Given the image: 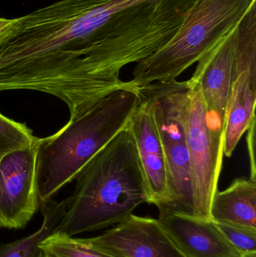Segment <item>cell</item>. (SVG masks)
<instances>
[{"instance_id":"16","label":"cell","mask_w":256,"mask_h":257,"mask_svg":"<svg viewBox=\"0 0 256 257\" xmlns=\"http://www.w3.org/2000/svg\"><path fill=\"white\" fill-rule=\"evenodd\" d=\"M216 225L240 256L256 257L255 231L220 223Z\"/></svg>"},{"instance_id":"18","label":"cell","mask_w":256,"mask_h":257,"mask_svg":"<svg viewBox=\"0 0 256 257\" xmlns=\"http://www.w3.org/2000/svg\"><path fill=\"white\" fill-rule=\"evenodd\" d=\"M15 23L16 18L7 19L0 18V47L10 39L15 28Z\"/></svg>"},{"instance_id":"10","label":"cell","mask_w":256,"mask_h":257,"mask_svg":"<svg viewBox=\"0 0 256 257\" xmlns=\"http://www.w3.org/2000/svg\"><path fill=\"white\" fill-rule=\"evenodd\" d=\"M237 27L230 30L198 62L191 78L198 83L201 89L209 125L223 135Z\"/></svg>"},{"instance_id":"12","label":"cell","mask_w":256,"mask_h":257,"mask_svg":"<svg viewBox=\"0 0 256 257\" xmlns=\"http://www.w3.org/2000/svg\"><path fill=\"white\" fill-rule=\"evenodd\" d=\"M216 223L256 232V180L237 178L223 191H216L210 207Z\"/></svg>"},{"instance_id":"14","label":"cell","mask_w":256,"mask_h":257,"mask_svg":"<svg viewBox=\"0 0 256 257\" xmlns=\"http://www.w3.org/2000/svg\"><path fill=\"white\" fill-rule=\"evenodd\" d=\"M39 248L45 257H113L84 244L79 238L55 231L41 241Z\"/></svg>"},{"instance_id":"7","label":"cell","mask_w":256,"mask_h":257,"mask_svg":"<svg viewBox=\"0 0 256 257\" xmlns=\"http://www.w3.org/2000/svg\"><path fill=\"white\" fill-rule=\"evenodd\" d=\"M38 140L0 160V229H23L40 208Z\"/></svg>"},{"instance_id":"6","label":"cell","mask_w":256,"mask_h":257,"mask_svg":"<svg viewBox=\"0 0 256 257\" xmlns=\"http://www.w3.org/2000/svg\"><path fill=\"white\" fill-rule=\"evenodd\" d=\"M256 3L237 24L231 88L223 138V154L231 157L255 118Z\"/></svg>"},{"instance_id":"9","label":"cell","mask_w":256,"mask_h":257,"mask_svg":"<svg viewBox=\"0 0 256 257\" xmlns=\"http://www.w3.org/2000/svg\"><path fill=\"white\" fill-rule=\"evenodd\" d=\"M138 91L141 100L126 128L136 146L145 181L147 202L156 205L160 211L170 200L166 160L151 101Z\"/></svg>"},{"instance_id":"4","label":"cell","mask_w":256,"mask_h":257,"mask_svg":"<svg viewBox=\"0 0 256 257\" xmlns=\"http://www.w3.org/2000/svg\"><path fill=\"white\" fill-rule=\"evenodd\" d=\"M189 81L156 82L138 88L150 99L166 160L170 200L159 215L193 217L190 160L184 110Z\"/></svg>"},{"instance_id":"17","label":"cell","mask_w":256,"mask_h":257,"mask_svg":"<svg viewBox=\"0 0 256 257\" xmlns=\"http://www.w3.org/2000/svg\"><path fill=\"white\" fill-rule=\"evenodd\" d=\"M246 142H247V149L249 153V162H250V178L251 179L256 180L255 166V118L251 122L248 127Z\"/></svg>"},{"instance_id":"15","label":"cell","mask_w":256,"mask_h":257,"mask_svg":"<svg viewBox=\"0 0 256 257\" xmlns=\"http://www.w3.org/2000/svg\"><path fill=\"white\" fill-rule=\"evenodd\" d=\"M38 139L26 123L12 120L0 112V160L14 151L32 146Z\"/></svg>"},{"instance_id":"11","label":"cell","mask_w":256,"mask_h":257,"mask_svg":"<svg viewBox=\"0 0 256 257\" xmlns=\"http://www.w3.org/2000/svg\"><path fill=\"white\" fill-rule=\"evenodd\" d=\"M157 220L186 257H241L211 220L178 214L159 215Z\"/></svg>"},{"instance_id":"8","label":"cell","mask_w":256,"mask_h":257,"mask_svg":"<svg viewBox=\"0 0 256 257\" xmlns=\"http://www.w3.org/2000/svg\"><path fill=\"white\" fill-rule=\"evenodd\" d=\"M79 240L113 257H186L157 219L134 214L102 235Z\"/></svg>"},{"instance_id":"3","label":"cell","mask_w":256,"mask_h":257,"mask_svg":"<svg viewBox=\"0 0 256 257\" xmlns=\"http://www.w3.org/2000/svg\"><path fill=\"white\" fill-rule=\"evenodd\" d=\"M256 0H196L174 36L137 63L129 81L135 88L174 81L198 63L241 21Z\"/></svg>"},{"instance_id":"1","label":"cell","mask_w":256,"mask_h":257,"mask_svg":"<svg viewBox=\"0 0 256 257\" xmlns=\"http://www.w3.org/2000/svg\"><path fill=\"white\" fill-rule=\"evenodd\" d=\"M75 181L54 230L69 236L117 224L147 202L136 146L127 128L86 164Z\"/></svg>"},{"instance_id":"5","label":"cell","mask_w":256,"mask_h":257,"mask_svg":"<svg viewBox=\"0 0 256 257\" xmlns=\"http://www.w3.org/2000/svg\"><path fill=\"white\" fill-rule=\"evenodd\" d=\"M188 81L184 120L190 160L193 217L211 220L210 207L222 169L224 136L209 125L198 83L192 78Z\"/></svg>"},{"instance_id":"13","label":"cell","mask_w":256,"mask_h":257,"mask_svg":"<svg viewBox=\"0 0 256 257\" xmlns=\"http://www.w3.org/2000/svg\"><path fill=\"white\" fill-rule=\"evenodd\" d=\"M66 208V199H52L41 204L43 220L40 227L27 236L10 243L0 244V257H36L41 241L55 230Z\"/></svg>"},{"instance_id":"19","label":"cell","mask_w":256,"mask_h":257,"mask_svg":"<svg viewBox=\"0 0 256 257\" xmlns=\"http://www.w3.org/2000/svg\"><path fill=\"white\" fill-rule=\"evenodd\" d=\"M36 257H45L44 256L43 253H42V252L39 250V253H37V255H36Z\"/></svg>"},{"instance_id":"2","label":"cell","mask_w":256,"mask_h":257,"mask_svg":"<svg viewBox=\"0 0 256 257\" xmlns=\"http://www.w3.org/2000/svg\"><path fill=\"white\" fill-rule=\"evenodd\" d=\"M138 89L117 90L37 143V179L41 204L48 202L126 128L139 104Z\"/></svg>"}]
</instances>
